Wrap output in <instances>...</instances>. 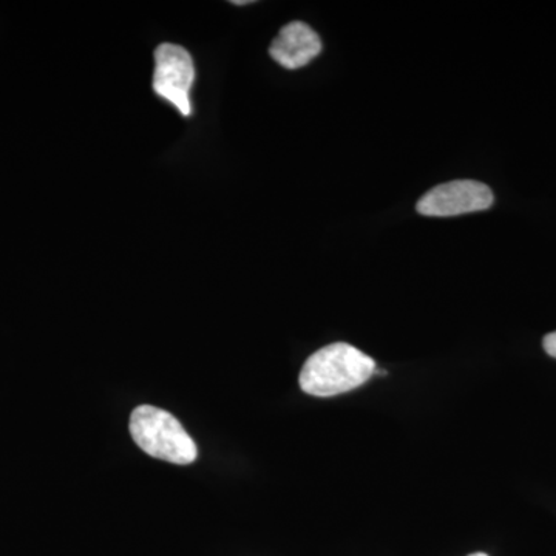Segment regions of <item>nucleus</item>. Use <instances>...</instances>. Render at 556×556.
<instances>
[{"label":"nucleus","instance_id":"obj_6","mask_svg":"<svg viewBox=\"0 0 556 556\" xmlns=\"http://www.w3.org/2000/svg\"><path fill=\"white\" fill-rule=\"evenodd\" d=\"M543 346L548 356L556 358V331L544 338Z\"/></svg>","mask_w":556,"mask_h":556},{"label":"nucleus","instance_id":"obj_5","mask_svg":"<svg viewBox=\"0 0 556 556\" xmlns=\"http://www.w3.org/2000/svg\"><path fill=\"white\" fill-rule=\"evenodd\" d=\"M321 40L305 22H289L281 28L269 47V54L277 64L288 70H298L308 65L320 54Z\"/></svg>","mask_w":556,"mask_h":556},{"label":"nucleus","instance_id":"obj_7","mask_svg":"<svg viewBox=\"0 0 556 556\" xmlns=\"http://www.w3.org/2000/svg\"><path fill=\"white\" fill-rule=\"evenodd\" d=\"M470 556H486L485 554H473V555H470Z\"/></svg>","mask_w":556,"mask_h":556},{"label":"nucleus","instance_id":"obj_4","mask_svg":"<svg viewBox=\"0 0 556 556\" xmlns=\"http://www.w3.org/2000/svg\"><path fill=\"white\" fill-rule=\"evenodd\" d=\"M495 197L484 182L456 179L428 190L417 201V212L426 217H457L492 207Z\"/></svg>","mask_w":556,"mask_h":556},{"label":"nucleus","instance_id":"obj_2","mask_svg":"<svg viewBox=\"0 0 556 556\" xmlns=\"http://www.w3.org/2000/svg\"><path fill=\"white\" fill-rule=\"evenodd\" d=\"M130 434L142 452L166 463L186 466L199 456L195 442L177 417L152 405L134 409Z\"/></svg>","mask_w":556,"mask_h":556},{"label":"nucleus","instance_id":"obj_1","mask_svg":"<svg viewBox=\"0 0 556 556\" xmlns=\"http://www.w3.org/2000/svg\"><path fill=\"white\" fill-rule=\"evenodd\" d=\"M375 372L376 362L356 346L332 343L305 362L300 372V387L311 396H338L364 386Z\"/></svg>","mask_w":556,"mask_h":556},{"label":"nucleus","instance_id":"obj_3","mask_svg":"<svg viewBox=\"0 0 556 556\" xmlns=\"http://www.w3.org/2000/svg\"><path fill=\"white\" fill-rule=\"evenodd\" d=\"M195 80V65L188 50L175 43H161L155 50L153 90L163 100L169 101L182 116L192 113L190 89Z\"/></svg>","mask_w":556,"mask_h":556}]
</instances>
